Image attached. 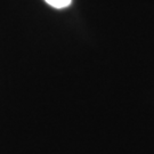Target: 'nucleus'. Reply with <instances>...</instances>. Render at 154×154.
Here are the masks:
<instances>
[{
    "label": "nucleus",
    "mask_w": 154,
    "mask_h": 154,
    "mask_svg": "<svg viewBox=\"0 0 154 154\" xmlns=\"http://www.w3.org/2000/svg\"><path fill=\"white\" fill-rule=\"evenodd\" d=\"M45 1L54 8L62 9V8H65L67 6H70L72 0H45Z\"/></svg>",
    "instance_id": "obj_1"
}]
</instances>
